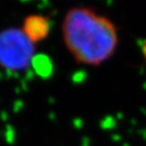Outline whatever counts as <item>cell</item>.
<instances>
[{"mask_svg": "<svg viewBox=\"0 0 146 146\" xmlns=\"http://www.w3.org/2000/svg\"><path fill=\"white\" fill-rule=\"evenodd\" d=\"M62 36L73 58L88 66L108 61L119 43L115 23L89 7L69 9L62 23Z\"/></svg>", "mask_w": 146, "mask_h": 146, "instance_id": "obj_1", "label": "cell"}, {"mask_svg": "<svg viewBox=\"0 0 146 146\" xmlns=\"http://www.w3.org/2000/svg\"><path fill=\"white\" fill-rule=\"evenodd\" d=\"M35 44L21 29L0 31V66L8 71H23L33 64Z\"/></svg>", "mask_w": 146, "mask_h": 146, "instance_id": "obj_2", "label": "cell"}, {"mask_svg": "<svg viewBox=\"0 0 146 146\" xmlns=\"http://www.w3.org/2000/svg\"><path fill=\"white\" fill-rule=\"evenodd\" d=\"M21 30L32 43H39L50 34V19L42 14H30L25 18Z\"/></svg>", "mask_w": 146, "mask_h": 146, "instance_id": "obj_3", "label": "cell"}, {"mask_svg": "<svg viewBox=\"0 0 146 146\" xmlns=\"http://www.w3.org/2000/svg\"><path fill=\"white\" fill-rule=\"evenodd\" d=\"M141 49H142V54H143V57L144 59L146 60V41L142 43V46H141Z\"/></svg>", "mask_w": 146, "mask_h": 146, "instance_id": "obj_4", "label": "cell"}]
</instances>
